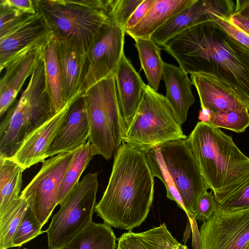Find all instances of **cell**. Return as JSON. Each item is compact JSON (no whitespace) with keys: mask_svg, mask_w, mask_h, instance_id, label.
Instances as JSON below:
<instances>
[{"mask_svg":"<svg viewBox=\"0 0 249 249\" xmlns=\"http://www.w3.org/2000/svg\"><path fill=\"white\" fill-rule=\"evenodd\" d=\"M43 60L47 86L56 113L66 104L63 101L62 74L57 52V39L53 34L45 45Z\"/></svg>","mask_w":249,"mask_h":249,"instance_id":"cell-24","label":"cell"},{"mask_svg":"<svg viewBox=\"0 0 249 249\" xmlns=\"http://www.w3.org/2000/svg\"><path fill=\"white\" fill-rule=\"evenodd\" d=\"M117 240V249H189L172 236L165 223L142 232L128 231Z\"/></svg>","mask_w":249,"mask_h":249,"instance_id":"cell-23","label":"cell"},{"mask_svg":"<svg viewBox=\"0 0 249 249\" xmlns=\"http://www.w3.org/2000/svg\"><path fill=\"white\" fill-rule=\"evenodd\" d=\"M154 177L163 183L166 196L194 218L197 203L209 187L187 139L160 144L145 154Z\"/></svg>","mask_w":249,"mask_h":249,"instance_id":"cell-3","label":"cell"},{"mask_svg":"<svg viewBox=\"0 0 249 249\" xmlns=\"http://www.w3.org/2000/svg\"><path fill=\"white\" fill-rule=\"evenodd\" d=\"M231 18L238 27L249 34V18L238 15H232Z\"/></svg>","mask_w":249,"mask_h":249,"instance_id":"cell-41","label":"cell"},{"mask_svg":"<svg viewBox=\"0 0 249 249\" xmlns=\"http://www.w3.org/2000/svg\"><path fill=\"white\" fill-rule=\"evenodd\" d=\"M28 206L27 201L20 196L0 215V249L14 247L15 233Z\"/></svg>","mask_w":249,"mask_h":249,"instance_id":"cell-29","label":"cell"},{"mask_svg":"<svg viewBox=\"0 0 249 249\" xmlns=\"http://www.w3.org/2000/svg\"><path fill=\"white\" fill-rule=\"evenodd\" d=\"M111 227L92 221L62 249H115L116 238Z\"/></svg>","mask_w":249,"mask_h":249,"instance_id":"cell-27","label":"cell"},{"mask_svg":"<svg viewBox=\"0 0 249 249\" xmlns=\"http://www.w3.org/2000/svg\"><path fill=\"white\" fill-rule=\"evenodd\" d=\"M23 171L12 158L0 157V215L20 197Z\"/></svg>","mask_w":249,"mask_h":249,"instance_id":"cell-25","label":"cell"},{"mask_svg":"<svg viewBox=\"0 0 249 249\" xmlns=\"http://www.w3.org/2000/svg\"><path fill=\"white\" fill-rule=\"evenodd\" d=\"M53 34L26 47L3 66L0 81V115L2 116L13 103L26 79L31 76L43 55L45 45Z\"/></svg>","mask_w":249,"mask_h":249,"instance_id":"cell-13","label":"cell"},{"mask_svg":"<svg viewBox=\"0 0 249 249\" xmlns=\"http://www.w3.org/2000/svg\"><path fill=\"white\" fill-rule=\"evenodd\" d=\"M77 95L69 100L58 112L33 131L11 158L24 170L45 160L46 152L65 119L71 102Z\"/></svg>","mask_w":249,"mask_h":249,"instance_id":"cell-17","label":"cell"},{"mask_svg":"<svg viewBox=\"0 0 249 249\" xmlns=\"http://www.w3.org/2000/svg\"><path fill=\"white\" fill-rule=\"evenodd\" d=\"M62 74L63 101L66 104L79 93L85 53L74 44L56 38Z\"/></svg>","mask_w":249,"mask_h":249,"instance_id":"cell-20","label":"cell"},{"mask_svg":"<svg viewBox=\"0 0 249 249\" xmlns=\"http://www.w3.org/2000/svg\"><path fill=\"white\" fill-rule=\"evenodd\" d=\"M0 6L23 14H35L37 13L34 0H0Z\"/></svg>","mask_w":249,"mask_h":249,"instance_id":"cell-37","label":"cell"},{"mask_svg":"<svg viewBox=\"0 0 249 249\" xmlns=\"http://www.w3.org/2000/svg\"><path fill=\"white\" fill-rule=\"evenodd\" d=\"M42 226L28 206L15 233L13 246L20 247L45 231L41 230Z\"/></svg>","mask_w":249,"mask_h":249,"instance_id":"cell-33","label":"cell"},{"mask_svg":"<svg viewBox=\"0 0 249 249\" xmlns=\"http://www.w3.org/2000/svg\"><path fill=\"white\" fill-rule=\"evenodd\" d=\"M245 249H249V244L248 245V246Z\"/></svg>","mask_w":249,"mask_h":249,"instance_id":"cell-43","label":"cell"},{"mask_svg":"<svg viewBox=\"0 0 249 249\" xmlns=\"http://www.w3.org/2000/svg\"><path fill=\"white\" fill-rule=\"evenodd\" d=\"M134 40L147 85L158 91L160 82L163 79L164 62L161 57V48L151 38Z\"/></svg>","mask_w":249,"mask_h":249,"instance_id":"cell-26","label":"cell"},{"mask_svg":"<svg viewBox=\"0 0 249 249\" xmlns=\"http://www.w3.org/2000/svg\"><path fill=\"white\" fill-rule=\"evenodd\" d=\"M37 11L53 35L86 53L109 19L103 0H34Z\"/></svg>","mask_w":249,"mask_h":249,"instance_id":"cell-6","label":"cell"},{"mask_svg":"<svg viewBox=\"0 0 249 249\" xmlns=\"http://www.w3.org/2000/svg\"><path fill=\"white\" fill-rule=\"evenodd\" d=\"M125 34L110 18L98 32L85 53L80 94L114 73L124 54Z\"/></svg>","mask_w":249,"mask_h":249,"instance_id":"cell-10","label":"cell"},{"mask_svg":"<svg viewBox=\"0 0 249 249\" xmlns=\"http://www.w3.org/2000/svg\"><path fill=\"white\" fill-rule=\"evenodd\" d=\"M37 11V10H36ZM53 34L37 11L35 17L11 34L0 38V70L18 52Z\"/></svg>","mask_w":249,"mask_h":249,"instance_id":"cell-21","label":"cell"},{"mask_svg":"<svg viewBox=\"0 0 249 249\" xmlns=\"http://www.w3.org/2000/svg\"><path fill=\"white\" fill-rule=\"evenodd\" d=\"M216 208L213 191L205 192L200 198L194 213V218L199 221L209 220Z\"/></svg>","mask_w":249,"mask_h":249,"instance_id":"cell-36","label":"cell"},{"mask_svg":"<svg viewBox=\"0 0 249 249\" xmlns=\"http://www.w3.org/2000/svg\"><path fill=\"white\" fill-rule=\"evenodd\" d=\"M95 155V150L88 142L74 150L61 184L57 199L58 205L61 204L68 194L79 182L82 174Z\"/></svg>","mask_w":249,"mask_h":249,"instance_id":"cell-28","label":"cell"},{"mask_svg":"<svg viewBox=\"0 0 249 249\" xmlns=\"http://www.w3.org/2000/svg\"><path fill=\"white\" fill-rule=\"evenodd\" d=\"M162 47L187 74L215 75L249 99V49L212 19L179 33Z\"/></svg>","mask_w":249,"mask_h":249,"instance_id":"cell-1","label":"cell"},{"mask_svg":"<svg viewBox=\"0 0 249 249\" xmlns=\"http://www.w3.org/2000/svg\"><path fill=\"white\" fill-rule=\"evenodd\" d=\"M192 231V247L194 249H201L200 231L196 220L195 218L189 220Z\"/></svg>","mask_w":249,"mask_h":249,"instance_id":"cell-39","label":"cell"},{"mask_svg":"<svg viewBox=\"0 0 249 249\" xmlns=\"http://www.w3.org/2000/svg\"><path fill=\"white\" fill-rule=\"evenodd\" d=\"M190 79L198 95L201 109L211 113L228 110H249V99L215 75L190 74Z\"/></svg>","mask_w":249,"mask_h":249,"instance_id":"cell-15","label":"cell"},{"mask_svg":"<svg viewBox=\"0 0 249 249\" xmlns=\"http://www.w3.org/2000/svg\"><path fill=\"white\" fill-rule=\"evenodd\" d=\"M114 75L125 133L140 102L145 84L125 54Z\"/></svg>","mask_w":249,"mask_h":249,"instance_id":"cell-18","label":"cell"},{"mask_svg":"<svg viewBox=\"0 0 249 249\" xmlns=\"http://www.w3.org/2000/svg\"><path fill=\"white\" fill-rule=\"evenodd\" d=\"M114 154L108 183L94 212L110 227L131 231L149 213L154 177L143 152L123 141Z\"/></svg>","mask_w":249,"mask_h":249,"instance_id":"cell-2","label":"cell"},{"mask_svg":"<svg viewBox=\"0 0 249 249\" xmlns=\"http://www.w3.org/2000/svg\"><path fill=\"white\" fill-rule=\"evenodd\" d=\"M211 118V112L208 109H201L199 112V119L205 123H209Z\"/></svg>","mask_w":249,"mask_h":249,"instance_id":"cell-42","label":"cell"},{"mask_svg":"<svg viewBox=\"0 0 249 249\" xmlns=\"http://www.w3.org/2000/svg\"><path fill=\"white\" fill-rule=\"evenodd\" d=\"M235 7V1L232 0H195L170 18L152 35L151 38L162 47L170 39L184 31L211 20L210 13L231 16Z\"/></svg>","mask_w":249,"mask_h":249,"instance_id":"cell-14","label":"cell"},{"mask_svg":"<svg viewBox=\"0 0 249 249\" xmlns=\"http://www.w3.org/2000/svg\"><path fill=\"white\" fill-rule=\"evenodd\" d=\"M187 140L213 194L230 188L249 173V158L220 128L199 122Z\"/></svg>","mask_w":249,"mask_h":249,"instance_id":"cell-4","label":"cell"},{"mask_svg":"<svg viewBox=\"0 0 249 249\" xmlns=\"http://www.w3.org/2000/svg\"><path fill=\"white\" fill-rule=\"evenodd\" d=\"M233 15H238L249 18V0H237Z\"/></svg>","mask_w":249,"mask_h":249,"instance_id":"cell-40","label":"cell"},{"mask_svg":"<svg viewBox=\"0 0 249 249\" xmlns=\"http://www.w3.org/2000/svg\"><path fill=\"white\" fill-rule=\"evenodd\" d=\"M213 195L217 207L223 210L249 209V173L230 188Z\"/></svg>","mask_w":249,"mask_h":249,"instance_id":"cell-30","label":"cell"},{"mask_svg":"<svg viewBox=\"0 0 249 249\" xmlns=\"http://www.w3.org/2000/svg\"><path fill=\"white\" fill-rule=\"evenodd\" d=\"M89 135V127L84 94H79L71 102L46 152V158L76 150L88 142Z\"/></svg>","mask_w":249,"mask_h":249,"instance_id":"cell-16","label":"cell"},{"mask_svg":"<svg viewBox=\"0 0 249 249\" xmlns=\"http://www.w3.org/2000/svg\"><path fill=\"white\" fill-rule=\"evenodd\" d=\"M74 151L58 154L42 162L41 167L21 192L43 227L58 205L59 189Z\"/></svg>","mask_w":249,"mask_h":249,"instance_id":"cell-11","label":"cell"},{"mask_svg":"<svg viewBox=\"0 0 249 249\" xmlns=\"http://www.w3.org/2000/svg\"><path fill=\"white\" fill-rule=\"evenodd\" d=\"M56 114L45 79L43 55L16 106L0 125V157L12 158L25 139Z\"/></svg>","mask_w":249,"mask_h":249,"instance_id":"cell-5","label":"cell"},{"mask_svg":"<svg viewBox=\"0 0 249 249\" xmlns=\"http://www.w3.org/2000/svg\"><path fill=\"white\" fill-rule=\"evenodd\" d=\"M89 127L88 140L96 155L107 160L121 145L124 127L114 73L84 93Z\"/></svg>","mask_w":249,"mask_h":249,"instance_id":"cell-8","label":"cell"},{"mask_svg":"<svg viewBox=\"0 0 249 249\" xmlns=\"http://www.w3.org/2000/svg\"><path fill=\"white\" fill-rule=\"evenodd\" d=\"M143 0H104V9L119 27L124 29L130 17Z\"/></svg>","mask_w":249,"mask_h":249,"instance_id":"cell-32","label":"cell"},{"mask_svg":"<svg viewBox=\"0 0 249 249\" xmlns=\"http://www.w3.org/2000/svg\"><path fill=\"white\" fill-rule=\"evenodd\" d=\"M187 138L165 96L145 84L123 142L145 154L163 143Z\"/></svg>","mask_w":249,"mask_h":249,"instance_id":"cell-7","label":"cell"},{"mask_svg":"<svg viewBox=\"0 0 249 249\" xmlns=\"http://www.w3.org/2000/svg\"><path fill=\"white\" fill-rule=\"evenodd\" d=\"M209 17L231 37L249 49V34L238 27L231 19V16L220 15L213 13Z\"/></svg>","mask_w":249,"mask_h":249,"instance_id":"cell-35","label":"cell"},{"mask_svg":"<svg viewBox=\"0 0 249 249\" xmlns=\"http://www.w3.org/2000/svg\"><path fill=\"white\" fill-rule=\"evenodd\" d=\"M201 249H245L249 244V209L216 208L200 228Z\"/></svg>","mask_w":249,"mask_h":249,"instance_id":"cell-12","label":"cell"},{"mask_svg":"<svg viewBox=\"0 0 249 249\" xmlns=\"http://www.w3.org/2000/svg\"><path fill=\"white\" fill-rule=\"evenodd\" d=\"M163 79L166 88L165 97L182 124L187 119L190 107L195 102L192 81L179 67L164 62Z\"/></svg>","mask_w":249,"mask_h":249,"instance_id":"cell-19","label":"cell"},{"mask_svg":"<svg viewBox=\"0 0 249 249\" xmlns=\"http://www.w3.org/2000/svg\"><path fill=\"white\" fill-rule=\"evenodd\" d=\"M248 109L228 110L211 113L208 123L212 125L242 133L249 126V112Z\"/></svg>","mask_w":249,"mask_h":249,"instance_id":"cell-31","label":"cell"},{"mask_svg":"<svg viewBox=\"0 0 249 249\" xmlns=\"http://www.w3.org/2000/svg\"><path fill=\"white\" fill-rule=\"evenodd\" d=\"M36 14H21L0 6V38L11 34L23 26L33 18Z\"/></svg>","mask_w":249,"mask_h":249,"instance_id":"cell-34","label":"cell"},{"mask_svg":"<svg viewBox=\"0 0 249 249\" xmlns=\"http://www.w3.org/2000/svg\"><path fill=\"white\" fill-rule=\"evenodd\" d=\"M154 1L155 0H143L127 22L124 29L125 33L134 28L141 21L153 5Z\"/></svg>","mask_w":249,"mask_h":249,"instance_id":"cell-38","label":"cell"},{"mask_svg":"<svg viewBox=\"0 0 249 249\" xmlns=\"http://www.w3.org/2000/svg\"><path fill=\"white\" fill-rule=\"evenodd\" d=\"M195 0H155L144 18L134 28L125 32L134 39L149 38L170 18Z\"/></svg>","mask_w":249,"mask_h":249,"instance_id":"cell-22","label":"cell"},{"mask_svg":"<svg viewBox=\"0 0 249 249\" xmlns=\"http://www.w3.org/2000/svg\"><path fill=\"white\" fill-rule=\"evenodd\" d=\"M98 187L97 174L89 173L68 194L44 231L49 249H62L92 221Z\"/></svg>","mask_w":249,"mask_h":249,"instance_id":"cell-9","label":"cell"}]
</instances>
